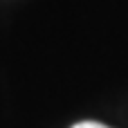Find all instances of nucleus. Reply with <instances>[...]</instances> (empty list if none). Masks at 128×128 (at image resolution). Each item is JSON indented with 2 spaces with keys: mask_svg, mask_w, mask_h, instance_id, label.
Listing matches in <instances>:
<instances>
[{
  "mask_svg": "<svg viewBox=\"0 0 128 128\" xmlns=\"http://www.w3.org/2000/svg\"><path fill=\"white\" fill-rule=\"evenodd\" d=\"M72 128H108V126L97 124V122H81V124H76V126H72Z\"/></svg>",
  "mask_w": 128,
  "mask_h": 128,
  "instance_id": "1",
  "label": "nucleus"
}]
</instances>
